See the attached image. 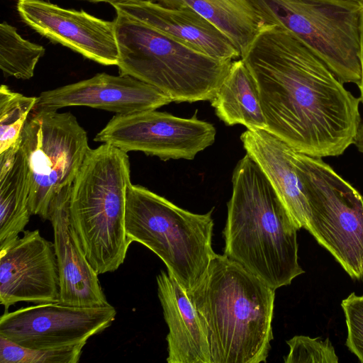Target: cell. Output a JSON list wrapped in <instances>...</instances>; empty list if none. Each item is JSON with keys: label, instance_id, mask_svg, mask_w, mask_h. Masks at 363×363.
<instances>
[{"label": "cell", "instance_id": "obj_1", "mask_svg": "<svg viewBox=\"0 0 363 363\" xmlns=\"http://www.w3.org/2000/svg\"><path fill=\"white\" fill-rule=\"evenodd\" d=\"M240 58L257 84L267 131L315 157L354 144L359 98L296 36L265 25Z\"/></svg>", "mask_w": 363, "mask_h": 363}, {"label": "cell", "instance_id": "obj_2", "mask_svg": "<svg viewBox=\"0 0 363 363\" xmlns=\"http://www.w3.org/2000/svg\"><path fill=\"white\" fill-rule=\"evenodd\" d=\"M224 255L274 290L304 273L297 231L271 183L247 153L234 168Z\"/></svg>", "mask_w": 363, "mask_h": 363}, {"label": "cell", "instance_id": "obj_3", "mask_svg": "<svg viewBox=\"0 0 363 363\" xmlns=\"http://www.w3.org/2000/svg\"><path fill=\"white\" fill-rule=\"evenodd\" d=\"M209 345L211 363L266 362L275 290L225 255L213 257L187 294Z\"/></svg>", "mask_w": 363, "mask_h": 363}, {"label": "cell", "instance_id": "obj_4", "mask_svg": "<svg viewBox=\"0 0 363 363\" xmlns=\"http://www.w3.org/2000/svg\"><path fill=\"white\" fill-rule=\"evenodd\" d=\"M130 184L127 152L107 143L90 148L72 184L71 222L98 274L117 270L132 243L125 227Z\"/></svg>", "mask_w": 363, "mask_h": 363}, {"label": "cell", "instance_id": "obj_5", "mask_svg": "<svg viewBox=\"0 0 363 363\" xmlns=\"http://www.w3.org/2000/svg\"><path fill=\"white\" fill-rule=\"evenodd\" d=\"M116 12L120 74L155 86L176 103L213 99L233 60L208 57L130 16Z\"/></svg>", "mask_w": 363, "mask_h": 363}, {"label": "cell", "instance_id": "obj_6", "mask_svg": "<svg viewBox=\"0 0 363 363\" xmlns=\"http://www.w3.org/2000/svg\"><path fill=\"white\" fill-rule=\"evenodd\" d=\"M212 212H190L131 184L126 197V235L156 254L188 294L203 279L216 254L212 247Z\"/></svg>", "mask_w": 363, "mask_h": 363}, {"label": "cell", "instance_id": "obj_7", "mask_svg": "<svg viewBox=\"0 0 363 363\" xmlns=\"http://www.w3.org/2000/svg\"><path fill=\"white\" fill-rule=\"evenodd\" d=\"M265 25L302 42L342 83L361 79L362 4L347 0H254Z\"/></svg>", "mask_w": 363, "mask_h": 363}, {"label": "cell", "instance_id": "obj_8", "mask_svg": "<svg viewBox=\"0 0 363 363\" xmlns=\"http://www.w3.org/2000/svg\"><path fill=\"white\" fill-rule=\"evenodd\" d=\"M308 200L307 230L352 279L363 278V197L320 157L294 152Z\"/></svg>", "mask_w": 363, "mask_h": 363}, {"label": "cell", "instance_id": "obj_9", "mask_svg": "<svg viewBox=\"0 0 363 363\" xmlns=\"http://www.w3.org/2000/svg\"><path fill=\"white\" fill-rule=\"evenodd\" d=\"M19 150L28 172L30 212L49 220L54 199L72 184L90 150L86 132L71 113L34 108Z\"/></svg>", "mask_w": 363, "mask_h": 363}, {"label": "cell", "instance_id": "obj_10", "mask_svg": "<svg viewBox=\"0 0 363 363\" xmlns=\"http://www.w3.org/2000/svg\"><path fill=\"white\" fill-rule=\"evenodd\" d=\"M196 114L190 118L156 110L116 114L94 140L127 153L142 152L164 161L190 160L212 145L216 135L213 125Z\"/></svg>", "mask_w": 363, "mask_h": 363}, {"label": "cell", "instance_id": "obj_11", "mask_svg": "<svg viewBox=\"0 0 363 363\" xmlns=\"http://www.w3.org/2000/svg\"><path fill=\"white\" fill-rule=\"evenodd\" d=\"M116 315L111 304L85 307L59 302L35 304L0 318V335L21 346L52 350L86 343L108 328Z\"/></svg>", "mask_w": 363, "mask_h": 363}, {"label": "cell", "instance_id": "obj_12", "mask_svg": "<svg viewBox=\"0 0 363 363\" xmlns=\"http://www.w3.org/2000/svg\"><path fill=\"white\" fill-rule=\"evenodd\" d=\"M0 250V302L5 311L18 302H59L54 244L38 230H25L22 238Z\"/></svg>", "mask_w": 363, "mask_h": 363}, {"label": "cell", "instance_id": "obj_13", "mask_svg": "<svg viewBox=\"0 0 363 363\" xmlns=\"http://www.w3.org/2000/svg\"><path fill=\"white\" fill-rule=\"evenodd\" d=\"M21 20L35 32L103 65H117L114 21L44 0H18Z\"/></svg>", "mask_w": 363, "mask_h": 363}, {"label": "cell", "instance_id": "obj_14", "mask_svg": "<svg viewBox=\"0 0 363 363\" xmlns=\"http://www.w3.org/2000/svg\"><path fill=\"white\" fill-rule=\"evenodd\" d=\"M172 100L155 86L129 75L99 73L75 83L43 91L35 108L58 110L88 106L116 114L156 110Z\"/></svg>", "mask_w": 363, "mask_h": 363}, {"label": "cell", "instance_id": "obj_15", "mask_svg": "<svg viewBox=\"0 0 363 363\" xmlns=\"http://www.w3.org/2000/svg\"><path fill=\"white\" fill-rule=\"evenodd\" d=\"M72 185L63 188L50 210L54 248L60 279L59 303L95 307L110 304L100 285L98 274L87 259L70 218Z\"/></svg>", "mask_w": 363, "mask_h": 363}, {"label": "cell", "instance_id": "obj_16", "mask_svg": "<svg viewBox=\"0 0 363 363\" xmlns=\"http://www.w3.org/2000/svg\"><path fill=\"white\" fill-rule=\"evenodd\" d=\"M112 6L208 57L224 60L241 57L234 43L222 31L189 8H167L150 0Z\"/></svg>", "mask_w": 363, "mask_h": 363}, {"label": "cell", "instance_id": "obj_17", "mask_svg": "<svg viewBox=\"0 0 363 363\" xmlns=\"http://www.w3.org/2000/svg\"><path fill=\"white\" fill-rule=\"evenodd\" d=\"M246 153L261 168L299 229L307 227L309 208L294 162V149L264 129L240 135Z\"/></svg>", "mask_w": 363, "mask_h": 363}, {"label": "cell", "instance_id": "obj_18", "mask_svg": "<svg viewBox=\"0 0 363 363\" xmlns=\"http://www.w3.org/2000/svg\"><path fill=\"white\" fill-rule=\"evenodd\" d=\"M158 297L169 328L168 363H211L208 340L199 314L177 280L162 270L157 277Z\"/></svg>", "mask_w": 363, "mask_h": 363}, {"label": "cell", "instance_id": "obj_19", "mask_svg": "<svg viewBox=\"0 0 363 363\" xmlns=\"http://www.w3.org/2000/svg\"><path fill=\"white\" fill-rule=\"evenodd\" d=\"M171 9L189 8L222 31L243 55L265 26L254 0H150Z\"/></svg>", "mask_w": 363, "mask_h": 363}, {"label": "cell", "instance_id": "obj_20", "mask_svg": "<svg viewBox=\"0 0 363 363\" xmlns=\"http://www.w3.org/2000/svg\"><path fill=\"white\" fill-rule=\"evenodd\" d=\"M216 116L227 125L241 124L249 130H267L256 81L240 58L230 70L211 101Z\"/></svg>", "mask_w": 363, "mask_h": 363}, {"label": "cell", "instance_id": "obj_21", "mask_svg": "<svg viewBox=\"0 0 363 363\" xmlns=\"http://www.w3.org/2000/svg\"><path fill=\"white\" fill-rule=\"evenodd\" d=\"M28 195L27 168L18 149L12 166L0 172V250L18 239L28 223Z\"/></svg>", "mask_w": 363, "mask_h": 363}, {"label": "cell", "instance_id": "obj_22", "mask_svg": "<svg viewBox=\"0 0 363 363\" xmlns=\"http://www.w3.org/2000/svg\"><path fill=\"white\" fill-rule=\"evenodd\" d=\"M45 49L22 38L16 28L2 22L0 25V68L4 77L29 79L34 75Z\"/></svg>", "mask_w": 363, "mask_h": 363}, {"label": "cell", "instance_id": "obj_23", "mask_svg": "<svg viewBox=\"0 0 363 363\" xmlns=\"http://www.w3.org/2000/svg\"><path fill=\"white\" fill-rule=\"evenodd\" d=\"M37 97L15 92L8 86H0V153L18 150L21 133Z\"/></svg>", "mask_w": 363, "mask_h": 363}, {"label": "cell", "instance_id": "obj_24", "mask_svg": "<svg viewBox=\"0 0 363 363\" xmlns=\"http://www.w3.org/2000/svg\"><path fill=\"white\" fill-rule=\"evenodd\" d=\"M85 345L52 350L33 349L0 335V363H77Z\"/></svg>", "mask_w": 363, "mask_h": 363}, {"label": "cell", "instance_id": "obj_25", "mask_svg": "<svg viewBox=\"0 0 363 363\" xmlns=\"http://www.w3.org/2000/svg\"><path fill=\"white\" fill-rule=\"evenodd\" d=\"M289 352L285 363H337L338 357L328 338L325 340L296 335L286 341Z\"/></svg>", "mask_w": 363, "mask_h": 363}, {"label": "cell", "instance_id": "obj_26", "mask_svg": "<svg viewBox=\"0 0 363 363\" xmlns=\"http://www.w3.org/2000/svg\"><path fill=\"white\" fill-rule=\"evenodd\" d=\"M341 306L347 328L346 345L363 363V295L351 293Z\"/></svg>", "mask_w": 363, "mask_h": 363}, {"label": "cell", "instance_id": "obj_27", "mask_svg": "<svg viewBox=\"0 0 363 363\" xmlns=\"http://www.w3.org/2000/svg\"><path fill=\"white\" fill-rule=\"evenodd\" d=\"M360 65H361V79L358 83L360 91L359 100L363 104V5L361 11V25H360Z\"/></svg>", "mask_w": 363, "mask_h": 363}, {"label": "cell", "instance_id": "obj_28", "mask_svg": "<svg viewBox=\"0 0 363 363\" xmlns=\"http://www.w3.org/2000/svg\"><path fill=\"white\" fill-rule=\"evenodd\" d=\"M354 144L357 150L363 153V121H361L357 131Z\"/></svg>", "mask_w": 363, "mask_h": 363}, {"label": "cell", "instance_id": "obj_29", "mask_svg": "<svg viewBox=\"0 0 363 363\" xmlns=\"http://www.w3.org/2000/svg\"><path fill=\"white\" fill-rule=\"evenodd\" d=\"M91 2H105L111 4V6L117 4L128 3L133 1H147V0H84Z\"/></svg>", "mask_w": 363, "mask_h": 363}, {"label": "cell", "instance_id": "obj_30", "mask_svg": "<svg viewBox=\"0 0 363 363\" xmlns=\"http://www.w3.org/2000/svg\"><path fill=\"white\" fill-rule=\"evenodd\" d=\"M347 1H354V2H356L359 4L363 5V0H347Z\"/></svg>", "mask_w": 363, "mask_h": 363}]
</instances>
